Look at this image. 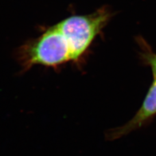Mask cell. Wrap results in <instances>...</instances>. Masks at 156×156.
<instances>
[{
    "instance_id": "6da1fadb",
    "label": "cell",
    "mask_w": 156,
    "mask_h": 156,
    "mask_svg": "<svg viewBox=\"0 0 156 156\" xmlns=\"http://www.w3.org/2000/svg\"><path fill=\"white\" fill-rule=\"evenodd\" d=\"M16 57L23 72L36 65L57 68L68 62H74L69 41L57 23L20 46Z\"/></svg>"
},
{
    "instance_id": "7a4b0ae2",
    "label": "cell",
    "mask_w": 156,
    "mask_h": 156,
    "mask_svg": "<svg viewBox=\"0 0 156 156\" xmlns=\"http://www.w3.org/2000/svg\"><path fill=\"white\" fill-rule=\"evenodd\" d=\"M113 14L106 7L85 15H73L57 23L70 42L74 62L83 57L96 37L108 23Z\"/></svg>"
},
{
    "instance_id": "3957f363",
    "label": "cell",
    "mask_w": 156,
    "mask_h": 156,
    "mask_svg": "<svg viewBox=\"0 0 156 156\" xmlns=\"http://www.w3.org/2000/svg\"><path fill=\"white\" fill-rule=\"evenodd\" d=\"M156 116V80H153L142 105L134 116L124 125L107 131V140H113L138 129L150 122Z\"/></svg>"
},
{
    "instance_id": "277c9868",
    "label": "cell",
    "mask_w": 156,
    "mask_h": 156,
    "mask_svg": "<svg viewBox=\"0 0 156 156\" xmlns=\"http://www.w3.org/2000/svg\"><path fill=\"white\" fill-rule=\"evenodd\" d=\"M137 42L140 47V59L146 65L150 68L154 79L156 80V53L143 38L139 37L137 39Z\"/></svg>"
}]
</instances>
